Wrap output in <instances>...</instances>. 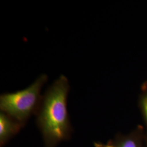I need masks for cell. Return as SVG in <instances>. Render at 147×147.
<instances>
[{"label":"cell","mask_w":147,"mask_h":147,"mask_svg":"<svg viewBox=\"0 0 147 147\" xmlns=\"http://www.w3.org/2000/svg\"><path fill=\"white\" fill-rule=\"evenodd\" d=\"M95 147H143L142 138L138 134L119 136L107 143H94Z\"/></svg>","instance_id":"277c9868"},{"label":"cell","mask_w":147,"mask_h":147,"mask_svg":"<svg viewBox=\"0 0 147 147\" xmlns=\"http://www.w3.org/2000/svg\"></svg>","instance_id":"8992f818"},{"label":"cell","mask_w":147,"mask_h":147,"mask_svg":"<svg viewBox=\"0 0 147 147\" xmlns=\"http://www.w3.org/2000/svg\"><path fill=\"white\" fill-rule=\"evenodd\" d=\"M48 76L43 74L29 87L13 93L0 95V110L25 125L33 115H36L42 95L41 90Z\"/></svg>","instance_id":"7a4b0ae2"},{"label":"cell","mask_w":147,"mask_h":147,"mask_svg":"<svg viewBox=\"0 0 147 147\" xmlns=\"http://www.w3.org/2000/svg\"><path fill=\"white\" fill-rule=\"evenodd\" d=\"M70 85L61 75L42 95L36 113V124L45 147H56L69 140L73 133L68 110Z\"/></svg>","instance_id":"6da1fadb"},{"label":"cell","mask_w":147,"mask_h":147,"mask_svg":"<svg viewBox=\"0 0 147 147\" xmlns=\"http://www.w3.org/2000/svg\"><path fill=\"white\" fill-rule=\"evenodd\" d=\"M141 104L142 112H143V115L145 117L147 124V93L143 95L142 99H141Z\"/></svg>","instance_id":"5b68a950"},{"label":"cell","mask_w":147,"mask_h":147,"mask_svg":"<svg viewBox=\"0 0 147 147\" xmlns=\"http://www.w3.org/2000/svg\"><path fill=\"white\" fill-rule=\"evenodd\" d=\"M24 126L4 112H0V147H3Z\"/></svg>","instance_id":"3957f363"}]
</instances>
